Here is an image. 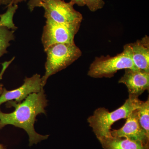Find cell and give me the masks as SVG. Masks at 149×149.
Segmentation results:
<instances>
[{
	"label": "cell",
	"mask_w": 149,
	"mask_h": 149,
	"mask_svg": "<svg viewBox=\"0 0 149 149\" xmlns=\"http://www.w3.org/2000/svg\"><path fill=\"white\" fill-rule=\"evenodd\" d=\"M137 69L149 72V38L146 36L134 43L126 44Z\"/></svg>",
	"instance_id": "cell-10"
},
{
	"label": "cell",
	"mask_w": 149,
	"mask_h": 149,
	"mask_svg": "<svg viewBox=\"0 0 149 149\" xmlns=\"http://www.w3.org/2000/svg\"><path fill=\"white\" fill-rule=\"evenodd\" d=\"M81 22L65 24L46 19L42 42L44 50L57 44L74 43V38L80 29Z\"/></svg>",
	"instance_id": "cell-5"
},
{
	"label": "cell",
	"mask_w": 149,
	"mask_h": 149,
	"mask_svg": "<svg viewBox=\"0 0 149 149\" xmlns=\"http://www.w3.org/2000/svg\"><path fill=\"white\" fill-rule=\"evenodd\" d=\"M85 5L87 6L90 10L95 12L102 8L104 6L103 0H84Z\"/></svg>",
	"instance_id": "cell-15"
},
{
	"label": "cell",
	"mask_w": 149,
	"mask_h": 149,
	"mask_svg": "<svg viewBox=\"0 0 149 149\" xmlns=\"http://www.w3.org/2000/svg\"><path fill=\"white\" fill-rule=\"evenodd\" d=\"M138 120L141 127L149 136V99L142 101L137 109Z\"/></svg>",
	"instance_id": "cell-12"
},
{
	"label": "cell",
	"mask_w": 149,
	"mask_h": 149,
	"mask_svg": "<svg viewBox=\"0 0 149 149\" xmlns=\"http://www.w3.org/2000/svg\"><path fill=\"white\" fill-rule=\"evenodd\" d=\"M15 30L4 26H0V58L8 52L7 49L10 45V42L14 40Z\"/></svg>",
	"instance_id": "cell-13"
},
{
	"label": "cell",
	"mask_w": 149,
	"mask_h": 149,
	"mask_svg": "<svg viewBox=\"0 0 149 149\" xmlns=\"http://www.w3.org/2000/svg\"><path fill=\"white\" fill-rule=\"evenodd\" d=\"M43 90L44 87L40 74H35L32 77H26L23 84L17 89L8 91L3 88L0 95V106L4 103L11 101L19 103L30 94L39 93Z\"/></svg>",
	"instance_id": "cell-7"
},
{
	"label": "cell",
	"mask_w": 149,
	"mask_h": 149,
	"mask_svg": "<svg viewBox=\"0 0 149 149\" xmlns=\"http://www.w3.org/2000/svg\"><path fill=\"white\" fill-rule=\"evenodd\" d=\"M118 83L124 84L128 88L129 98L138 99L149 89V72L138 69H125V73Z\"/></svg>",
	"instance_id": "cell-8"
},
{
	"label": "cell",
	"mask_w": 149,
	"mask_h": 149,
	"mask_svg": "<svg viewBox=\"0 0 149 149\" xmlns=\"http://www.w3.org/2000/svg\"><path fill=\"white\" fill-rule=\"evenodd\" d=\"M0 148H1V149H5L4 148V147H3L1 144H0Z\"/></svg>",
	"instance_id": "cell-21"
},
{
	"label": "cell",
	"mask_w": 149,
	"mask_h": 149,
	"mask_svg": "<svg viewBox=\"0 0 149 149\" xmlns=\"http://www.w3.org/2000/svg\"><path fill=\"white\" fill-rule=\"evenodd\" d=\"M45 52L47 54L45 72L42 77L44 87L49 77L69 66L82 54L74 42L55 44L49 47Z\"/></svg>",
	"instance_id": "cell-3"
},
{
	"label": "cell",
	"mask_w": 149,
	"mask_h": 149,
	"mask_svg": "<svg viewBox=\"0 0 149 149\" xmlns=\"http://www.w3.org/2000/svg\"><path fill=\"white\" fill-rule=\"evenodd\" d=\"M128 68L137 69L132 61L129 48L126 45L123 47L122 52L116 56L96 57L91 63L88 74L93 78H111L118 70Z\"/></svg>",
	"instance_id": "cell-4"
},
{
	"label": "cell",
	"mask_w": 149,
	"mask_h": 149,
	"mask_svg": "<svg viewBox=\"0 0 149 149\" xmlns=\"http://www.w3.org/2000/svg\"><path fill=\"white\" fill-rule=\"evenodd\" d=\"M141 102L139 98H128L123 105L113 111L110 112L104 107L96 109L93 115L88 118V122L97 139L111 136L112 125L118 120L127 118L139 107Z\"/></svg>",
	"instance_id": "cell-2"
},
{
	"label": "cell",
	"mask_w": 149,
	"mask_h": 149,
	"mask_svg": "<svg viewBox=\"0 0 149 149\" xmlns=\"http://www.w3.org/2000/svg\"><path fill=\"white\" fill-rule=\"evenodd\" d=\"M0 149H1V148H0Z\"/></svg>",
	"instance_id": "cell-22"
},
{
	"label": "cell",
	"mask_w": 149,
	"mask_h": 149,
	"mask_svg": "<svg viewBox=\"0 0 149 149\" xmlns=\"http://www.w3.org/2000/svg\"><path fill=\"white\" fill-rule=\"evenodd\" d=\"M104 149H149V145L140 141L112 136L99 139Z\"/></svg>",
	"instance_id": "cell-11"
},
{
	"label": "cell",
	"mask_w": 149,
	"mask_h": 149,
	"mask_svg": "<svg viewBox=\"0 0 149 149\" xmlns=\"http://www.w3.org/2000/svg\"><path fill=\"white\" fill-rule=\"evenodd\" d=\"M70 1L74 3V4H77L79 6H85L84 0H70Z\"/></svg>",
	"instance_id": "cell-17"
},
{
	"label": "cell",
	"mask_w": 149,
	"mask_h": 149,
	"mask_svg": "<svg viewBox=\"0 0 149 149\" xmlns=\"http://www.w3.org/2000/svg\"><path fill=\"white\" fill-rule=\"evenodd\" d=\"M17 8V5L8 6L5 13L0 15V26H4L13 30L17 29L13 23V17Z\"/></svg>",
	"instance_id": "cell-14"
},
{
	"label": "cell",
	"mask_w": 149,
	"mask_h": 149,
	"mask_svg": "<svg viewBox=\"0 0 149 149\" xmlns=\"http://www.w3.org/2000/svg\"><path fill=\"white\" fill-rule=\"evenodd\" d=\"M74 5L72 2L67 3L63 0H46L40 3L39 7L45 10L46 19L65 24L82 22L83 15L74 9Z\"/></svg>",
	"instance_id": "cell-6"
},
{
	"label": "cell",
	"mask_w": 149,
	"mask_h": 149,
	"mask_svg": "<svg viewBox=\"0 0 149 149\" xmlns=\"http://www.w3.org/2000/svg\"><path fill=\"white\" fill-rule=\"evenodd\" d=\"M6 105L7 107H13L15 110L9 113L0 111V130L8 125L23 129L29 136L30 146L48 139V135H40L34 127L37 116L46 113L48 100L44 90L30 94L21 103L11 101Z\"/></svg>",
	"instance_id": "cell-1"
},
{
	"label": "cell",
	"mask_w": 149,
	"mask_h": 149,
	"mask_svg": "<svg viewBox=\"0 0 149 149\" xmlns=\"http://www.w3.org/2000/svg\"><path fill=\"white\" fill-rule=\"evenodd\" d=\"M25 0H12L10 3L9 5V6L13 5H17L18 3L21 2Z\"/></svg>",
	"instance_id": "cell-19"
},
{
	"label": "cell",
	"mask_w": 149,
	"mask_h": 149,
	"mask_svg": "<svg viewBox=\"0 0 149 149\" xmlns=\"http://www.w3.org/2000/svg\"><path fill=\"white\" fill-rule=\"evenodd\" d=\"M45 1L46 0H29L28 3V8L29 10L32 11L36 8L39 7L40 3Z\"/></svg>",
	"instance_id": "cell-16"
},
{
	"label": "cell",
	"mask_w": 149,
	"mask_h": 149,
	"mask_svg": "<svg viewBox=\"0 0 149 149\" xmlns=\"http://www.w3.org/2000/svg\"><path fill=\"white\" fill-rule=\"evenodd\" d=\"M3 89V85L1 83H0V95H1L2 93Z\"/></svg>",
	"instance_id": "cell-20"
},
{
	"label": "cell",
	"mask_w": 149,
	"mask_h": 149,
	"mask_svg": "<svg viewBox=\"0 0 149 149\" xmlns=\"http://www.w3.org/2000/svg\"><path fill=\"white\" fill-rule=\"evenodd\" d=\"M12 0H0V6L1 5H9L10 3Z\"/></svg>",
	"instance_id": "cell-18"
},
{
	"label": "cell",
	"mask_w": 149,
	"mask_h": 149,
	"mask_svg": "<svg viewBox=\"0 0 149 149\" xmlns=\"http://www.w3.org/2000/svg\"><path fill=\"white\" fill-rule=\"evenodd\" d=\"M126 119V122L122 128L111 130V136L116 138H125L131 141H140L149 145V136L139 123L137 109L132 112Z\"/></svg>",
	"instance_id": "cell-9"
}]
</instances>
